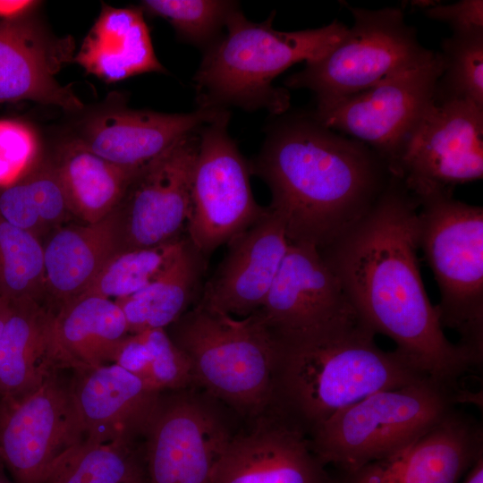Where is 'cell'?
Returning <instances> with one entry per match:
<instances>
[{
    "mask_svg": "<svg viewBox=\"0 0 483 483\" xmlns=\"http://www.w3.org/2000/svg\"><path fill=\"white\" fill-rule=\"evenodd\" d=\"M419 201L391 175L369 212L319 250L359 320L392 339L395 352L428 378L458 386L482 363L445 335L427 294L418 251Z\"/></svg>",
    "mask_w": 483,
    "mask_h": 483,
    "instance_id": "6da1fadb",
    "label": "cell"
},
{
    "mask_svg": "<svg viewBox=\"0 0 483 483\" xmlns=\"http://www.w3.org/2000/svg\"><path fill=\"white\" fill-rule=\"evenodd\" d=\"M250 169L268 185L288 242L318 250L369 212L392 175L369 147L311 115L278 125Z\"/></svg>",
    "mask_w": 483,
    "mask_h": 483,
    "instance_id": "7a4b0ae2",
    "label": "cell"
},
{
    "mask_svg": "<svg viewBox=\"0 0 483 483\" xmlns=\"http://www.w3.org/2000/svg\"><path fill=\"white\" fill-rule=\"evenodd\" d=\"M364 325L278 342L273 406L308 437L365 397L428 378L395 351L386 352ZM432 379V378H431Z\"/></svg>",
    "mask_w": 483,
    "mask_h": 483,
    "instance_id": "3957f363",
    "label": "cell"
},
{
    "mask_svg": "<svg viewBox=\"0 0 483 483\" xmlns=\"http://www.w3.org/2000/svg\"><path fill=\"white\" fill-rule=\"evenodd\" d=\"M273 17L255 23L239 9L230 14L227 33L205 49L193 78L199 106L285 112L290 94L275 87L274 79L296 63L323 57L348 30L334 20L318 29L280 31L272 27Z\"/></svg>",
    "mask_w": 483,
    "mask_h": 483,
    "instance_id": "277c9868",
    "label": "cell"
},
{
    "mask_svg": "<svg viewBox=\"0 0 483 483\" xmlns=\"http://www.w3.org/2000/svg\"><path fill=\"white\" fill-rule=\"evenodd\" d=\"M171 326L195 385L253 418L272 405L279 343L258 313L236 318L198 299Z\"/></svg>",
    "mask_w": 483,
    "mask_h": 483,
    "instance_id": "5b68a950",
    "label": "cell"
},
{
    "mask_svg": "<svg viewBox=\"0 0 483 483\" xmlns=\"http://www.w3.org/2000/svg\"><path fill=\"white\" fill-rule=\"evenodd\" d=\"M467 394L431 378L376 392L319 426L309 436L311 449L325 466L353 471L411 445Z\"/></svg>",
    "mask_w": 483,
    "mask_h": 483,
    "instance_id": "8992f818",
    "label": "cell"
},
{
    "mask_svg": "<svg viewBox=\"0 0 483 483\" xmlns=\"http://www.w3.org/2000/svg\"><path fill=\"white\" fill-rule=\"evenodd\" d=\"M453 191L417 198L418 242L434 274L442 326L483 360V208L454 199Z\"/></svg>",
    "mask_w": 483,
    "mask_h": 483,
    "instance_id": "52a82bcc",
    "label": "cell"
},
{
    "mask_svg": "<svg viewBox=\"0 0 483 483\" xmlns=\"http://www.w3.org/2000/svg\"><path fill=\"white\" fill-rule=\"evenodd\" d=\"M354 23L323 57L284 80L292 89H308L325 106L364 91L399 73L431 61L436 53L422 47L416 30L399 8L369 10L344 3Z\"/></svg>",
    "mask_w": 483,
    "mask_h": 483,
    "instance_id": "ba28073f",
    "label": "cell"
},
{
    "mask_svg": "<svg viewBox=\"0 0 483 483\" xmlns=\"http://www.w3.org/2000/svg\"><path fill=\"white\" fill-rule=\"evenodd\" d=\"M228 112L199 130L186 235L205 258L259 220L267 208L254 199L250 169L227 132Z\"/></svg>",
    "mask_w": 483,
    "mask_h": 483,
    "instance_id": "9c48e42d",
    "label": "cell"
},
{
    "mask_svg": "<svg viewBox=\"0 0 483 483\" xmlns=\"http://www.w3.org/2000/svg\"><path fill=\"white\" fill-rule=\"evenodd\" d=\"M442 70L437 52L421 66L335 103L317 106L311 116L369 147L391 174L407 140L434 103Z\"/></svg>",
    "mask_w": 483,
    "mask_h": 483,
    "instance_id": "30bf717a",
    "label": "cell"
},
{
    "mask_svg": "<svg viewBox=\"0 0 483 483\" xmlns=\"http://www.w3.org/2000/svg\"><path fill=\"white\" fill-rule=\"evenodd\" d=\"M391 174L415 198L482 179L483 108L467 101H434Z\"/></svg>",
    "mask_w": 483,
    "mask_h": 483,
    "instance_id": "8fae6325",
    "label": "cell"
},
{
    "mask_svg": "<svg viewBox=\"0 0 483 483\" xmlns=\"http://www.w3.org/2000/svg\"><path fill=\"white\" fill-rule=\"evenodd\" d=\"M278 342H290L360 324L342 284L314 246L289 242L256 311Z\"/></svg>",
    "mask_w": 483,
    "mask_h": 483,
    "instance_id": "7c38bea8",
    "label": "cell"
},
{
    "mask_svg": "<svg viewBox=\"0 0 483 483\" xmlns=\"http://www.w3.org/2000/svg\"><path fill=\"white\" fill-rule=\"evenodd\" d=\"M145 436L144 483H213L233 435L211 402L181 392L161 394Z\"/></svg>",
    "mask_w": 483,
    "mask_h": 483,
    "instance_id": "4fadbf2b",
    "label": "cell"
},
{
    "mask_svg": "<svg viewBox=\"0 0 483 483\" xmlns=\"http://www.w3.org/2000/svg\"><path fill=\"white\" fill-rule=\"evenodd\" d=\"M199 130L177 140L132 177L114 209L122 250L154 247L186 234Z\"/></svg>",
    "mask_w": 483,
    "mask_h": 483,
    "instance_id": "5bb4252c",
    "label": "cell"
},
{
    "mask_svg": "<svg viewBox=\"0 0 483 483\" xmlns=\"http://www.w3.org/2000/svg\"><path fill=\"white\" fill-rule=\"evenodd\" d=\"M0 400V462L17 483H38L59 455L80 442L70 386L54 372L36 389Z\"/></svg>",
    "mask_w": 483,
    "mask_h": 483,
    "instance_id": "9a60e30c",
    "label": "cell"
},
{
    "mask_svg": "<svg viewBox=\"0 0 483 483\" xmlns=\"http://www.w3.org/2000/svg\"><path fill=\"white\" fill-rule=\"evenodd\" d=\"M255 418L249 431L232 436L213 483H336L309 437L274 407Z\"/></svg>",
    "mask_w": 483,
    "mask_h": 483,
    "instance_id": "2e32d148",
    "label": "cell"
},
{
    "mask_svg": "<svg viewBox=\"0 0 483 483\" xmlns=\"http://www.w3.org/2000/svg\"><path fill=\"white\" fill-rule=\"evenodd\" d=\"M74 49L70 36H54L32 14L0 20V104L31 100L80 111L83 105L71 85L55 79L73 61Z\"/></svg>",
    "mask_w": 483,
    "mask_h": 483,
    "instance_id": "e0dca14e",
    "label": "cell"
},
{
    "mask_svg": "<svg viewBox=\"0 0 483 483\" xmlns=\"http://www.w3.org/2000/svg\"><path fill=\"white\" fill-rule=\"evenodd\" d=\"M483 456V428L454 408L402 452L343 473L336 483H458Z\"/></svg>",
    "mask_w": 483,
    "mask_h": 483,
    "instance_id": "ac0fdd59",
    "label": "cell"
},
{
    "mask_svg": "<svg viewBox=\"0 0 483 483\" xmlns=\"http://www.w3.org/2000/svg\"><path fill=\"white\" fill-rule=\"evenodd\" d=\"M77 373L70 392L80 441L131 444L146 435L160 391L114 363Z\"/></svg>",
    "mask_w": 483,
    "mask_h": 483,
    "instance_id": "d6986e66",
    "label": "cell"
},
{
    "mask_svg": "<svg viewBox=\"0 0 483 483\" xmlns=\"http://www.w3.org/2000/svg\"><path fill=\"white\" fill-rule=\"evenodd\" d=\"M227 245L225 258L204 284L199 300L233 317L244 318L262 306L289 242L282 223L267 208L259 220Z\"/></svg>",
    "mask_w": 483,
    "mask_h": 483,
    "instance_id": "ffe728a7",
    "label": "cell"
},
{
    "mask_svg": "<svg viewBox=\"0 0 483 483\" xmlns=\"http://www.w3.org/2000/svg\"><path fill=\"white\" fill-rule=\"evenodd\" d=\"M226 109L199 106L190 113L167 114L117 108L99 114L76 138L87 149L129 170H139L182 136L199 130Z\"/></svg>",
    "mask_w": 483,
    "mask_h": 483,
    "instance_id": "44dd1931",
    "label": "cell"
},
{
    "mask_svg": "<svg viewBox=\"0 0 483 483\" xmlns=\"http://www.w3.org/2000/svg\"><path fill=\"white\" fill-rule=\"evenodd\" d=\"M129 334L125 317L114 301L80 295L64 301L51 322L52 369L82 371L110 364L117 346Z\"/></svg>",
    "mask_w": 483,
    "mask_h": 483,
    "instance_id": "7402d4cb",
    "label": "cell"
},
{
    "mask_svg": "<svg viewBox=\"0 0 483 483\" xmlns=\"http://www.w3.org/2000/svg\"><path fill=\"white\" fill-rule=\"evenodd\" d=\"M73 61L106 82L165 72L155 54L142 10L134 7L103 4Z\"/></svg>",
    "mask_w": 483,
    "mask_h": 483,
    "instance_id": "603a6c76",
    "label": "cell"
},
{
    "mask_svg": "<svg viewBox=\"0 0 483 483\" xmlns=\"http://www.w3.org/2000/svg\"><path fill=\"white\" fill-rule=\"evenodd\" d=\"M121 250L114 210L97 223L62 228L44 247L46 284L63 302L76 298Z\"/></svg>",
    "mask_w": 483,
    "mask_h": 483,
    "instance_id": "cb8c5ba5",
    "label": "cell"
},
{
    "mask_svg": "<svg viewBox=\"0 0 483 483\" xmlns=\"http://www.w3.org/2000/svg\"><path fill=\"white\" fill-rule=\"evenodd\" d=\"M52 318L34 300L12 301L0 338V399L27 394L55 372L49 358Z\"/></svg>",
    "mask_w": 483,
    "mask_h": 483,
    "instance_id": "d4e9b609",
    "label": "cell"
},
{
    "mask_svg": "<svg viewBox=\"0 0 483 483\" xmlns=\"http://www.w3.org/2000/svg\"><path fill=\"white\" fill-rule=\"evenodd\" d=\"M55 165L71 213L86 224L101 221L116 208L138 171L110 163L76 138L61 147Z\"/></svg>",
    "mask_w": 483,
    "mask_h": 483,
    "instance_id": "484cf974",
    "label": "cell"
},
{
    "mask_svg": "<svg viewBox=\"0 0 483 483\" xmlns=\"http://www.w3.org/2000/svg\"><path fill=\"white\" fill-rule=\"evenodd\" d=\"M206 258L189 242L175 261L140 291L114 301L121 308L130 334L174 324L199 299L197 294Z\"/></svg>",
    "mask_w": 483,
    "mask_h": 483,
    "instance_id": "4316f807",
    "label": "cell"
},
{
    "mask_svg": "<svg viewBox=\"0 0 483 483\" xmlns=\"http://www.w3.org/2000/svg\"><path fill=\"white\" fill-rule=\"evenodd\" d=\"M71 213L55 164L39 162L0 188V217L38 236Z\"/></svg>",
    "mask_w": 483,
    "mask_h": 483,
    "instance_id": "83f0119b",
    "label": "cell"
},
{
    "mask_svg": "<svg viewBox=\"0 0 483 483\" xmlns=\"http://www.w3.org/2000/svg\"><path fill=\"white\" fill-rule=\"evenodd\" d=\"M144 478L132 444L80 441L59 455L38 483H123Z\"/></svg>",
    "mask_w": 483,
    "mask_h": 483,
    "instance_id": "f1b7e54d",
    "label": "cell"
},
{
    "mask_svg": "<svg viewBox=\"0 0 483 483\" xmlns=\"http://www.w3.org/2000/svg\"><path fill=\"white\" fill-rule=\"evenodd\" d=\"M187 243L188 238L184 234L154 247L119 251L81 295L114 297L115 300L127 297L160 276Z\"/></svg>",
    "mask_w": 483,
    "mask_h": 483,
    "instance_id": "f546056e",
    "label": "cell"
},
{
    "mask_svg": "<svg viewBox=\"0 0 483 483\" xmlns=\"http://www.w3.org/2000/svg\"><path fill=\"white\" fill-rule=\"evenodd\" d=\"M45 284L44 247L38 236L0 217V296L35 301Z\"/></svg>",
    "mask_w": 483,
    "mask_h": 483,
    "instance_id": "4dcf8cb0",
    "label": "cell"
},
{
    "mask_svg": "<svg viewBox=\"0 0 483 483\" xmlns=\"http://www.w3.org/2000/svg\"><path fill=\"white\" fill-rule=\"evenodd\" d=\"M443 70L435 89L436 103L467 101L483 108V32L443 39Z\"/></svg>",
    "mask_w": 483,
    "mask_h": 483,
    "instance_id": "1f68e13d",
    "label": "cell"
},
{
    "mask_svg": "<svg viewBox=\"0 0 483 483\" xmlns=\"http://www.w3.org/2000/svg\"><path fill=\"white\" fill-rule=\"evenodd\" d=\"M143 11L167 20L178 37L207 49L221 36L230 14L238 5L222 0H145Z\"/></svg>",
    "mask_w": 483,
    "mask_h": 483,
    "instance_id": "d6a6232c",
    "label": "cell"
},
{
    "mask_svg": "<svg viewBox=\"0 0 483 483\" xmlns=\"http://www.w3.org/2000/svg\"><path fill=\"white\" fill-rule=\"evenodd\" d=\"M141 334L150 355L148 384L152 388L179 391L195 386L189 360L164 328Z\"/></svg>",
    "mask_w": 483,
    "mask_h": 483,
    "instance_id": "836d02e7",
    "label": "cell"
},
{
    "mask_svg": "<svg viewBox=\"0 0 483 483\" xmlns=\"http://www.w3.org/2000/svg\"><path fill=\"white\" fill-rule=\"evenodd\" d=\"M40 143L34 129L13 119L0 120V188L8 186L38 163Z\"/></svg>",
    "mask_w": 483,
    "mask_h": 483,
    "instance_id": "e575fe53",
    "label": "cell"
},
{
    "mask_svg": "<svg viewBox=\"0 0 483 483\" xmlns=\"http://www.w3.org/2000/svg\"><path fill=\"white\" fill-rule=\"evenodd\" d=\"M424 13L429 19L448 24L455 34L483 32L482 0H461L449 4L437 2Z\"/></svg>",
    "mask_w": 483,
    "mask_h": 483,
    "instance_id": "d590c367",
    "label": "cell"
},
{
    "mask_svg": "<svg viewBox=\"0 0 483 483\" xmlns=\"http://www.w3.org/2000/svg\"><path fill=\"white\" fill-rule=\"evenodd\" d=\"M112 363L149 385L150 355L141 333L129 334L121 341L114 352Z\"/></svg>",
    "mask_w": 483,
    "mask_h": 483,
    "instance_id": "8d00e7d4",
    "label": "cell"
},
{
    "mask_svg": "<svg viewBox=\"0 0 483 483\" xmlns=\"http://www.w3.org/2000/svg\"><path fill=\"white\" fill-rule=\"evenodd\" d=\"M38 1H0V20L11 21L31 15L38 6Z\"/></svg>",
    "mask_w": 483,
    "mask_h": 483,
    "instance_id": "74e56055",
    "label": "cell"
},
{
    "mask_svg": "<svg viewBox=\"0 0 483 483\" xmlns=\"http://www.w3.org/2000/svg\"><path fill=\"white\" fill-rule=\"evenodd\" d=\"M461 483H483V456L469 469Z\"/></svg>",
    "mask_w": 483,
    "mask_h": 483,
    "instance_id": "f35d334b",
    "label": "cell"
},
{
    "mask_svg": "<svg viewBox=\"0 0 483 483\" xmlns=\"http://www.w3.org/2000/svg\"><path fill=\"white\" fill-rule=\"evenodd\" d=\"M12 309V301L0 296V338L4 327V325L7 321V318L11 313Z\"/></svg>",
    "mask_w": 483,
    "mask_h": 483,
    "instance_id": "ab89813d",
    "label": "cell"
},
{
    "mask_svg": "<svg viewBox=\"0 0 483 483\" xmlns=\"http://www.w3.org/2000/svg\"><path fill=\"white\" fill-rule=\"evenodd\" d=\"M1 465L2 463L0 462V483H10L7 478L4 476Z\"/></svg>",
    "mask_w": 483,
    "mask_h": 483,
    "instance_id": "60d3db41",
    "label": "cell"
},
{
    "mask_svg": "<svg viewBox=\"0 0 483 483\" xmlns=\"http://www.w3.org/2000/svg\"><path fill=\"white\" fill-rule=\"evenodd\" d=\"M123 483H144V478L130 480V481L123 482Z\"/></svg>",
    "mask_w": 483,
    "mask_h": 483,
    "instance_id": "b9f144b4",
    "label": "cell"
}]
</instances>
